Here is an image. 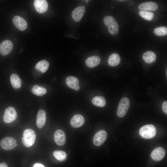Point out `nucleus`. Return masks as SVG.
Listing matches in <instances>:
<instances>
[{"instance_id":"12","label":"nucleus","mask_w":167,"mask_h":167,"mask_svg":"<svg viewBox=\"0 0 167 167\" xmlns=\"http://www.w3.org/2000/svg\"><path fill=\"white\" fill-rule=\"evenodd\" d=\"M12 21L15 26L20 31H24L26 28L27 22L22 17L19 16H15L13 18Z\"/></svg>"},{"instance_id":"29","label":"nucleus","mask_w":167,"mask_h":167,"mask_svg":"<svg viewBox=\"0 0 167 167\" xmlns=\"http://www.w3.org/2000/svg\"><path fill=\"white\" fill-rule=\"evenodd\" d=\"M33 167H45V166L41 163H36L33 165Z\"/></svg>"},{"instance_id":"26","label":"nucleus","mask_w":167,"mask_h":167,"mask_svg":"<svg viewBox=\"0 0 167 167\" xmlns=\"http://www.w3.org/2000/svg\"><path fill=\"white\" fill-rule=\"evenodd\" d=\"M139 15L145 19L148 20H151L154 17V13L152 12L144 11H140L139 12Z\"/></svg>"},{"instance_id":"27","label":"nucleus","mask_w":167,"mask_h":167,"mask_svg":"<svg viewBox=\"0 0 167 167\" xmlns=\"http://www.w3.org/2000/svg\"><path fill=\"white\" fill-rule=\"evenodd\" d=\"M153 32L154 34L157 36H165L167 34V28L164 26L157 27L154 29Z\"/></svg>"},{"instance_id":"3","label":"nucleus","mask_w":167,"mask_h":167,"mask_svg":"<svg viewBox=\"0 0 167 167\" xmlns=\"http://www.w3.org/2000/svg\"><path fill=\"white\" fill-rule=\"evenodd\" d=\"M104 24L108 28L109 33L113 35L116 34L119 30L118 25L116 20L112 16H107L104 19Z\"/></svg>"},{"instance_id":"23","label":"nucleus","mask_w":167,"mask_h":167,"mask_svg":"<svg viewBox=\"0 0 167 167\" xmlns=\"http://www.w3.org/2000/svg\"><path fill=\"white\" fill-rule=\"evenodd\" d=\"M32 92L36 96H41L45 94L46 93L47 90L43 87L36 85L33 87Z\"/></svg>"},{"instance_id":"16","label":"nucleus","mask_w":167,"mask_h":167,"mask_svg":"<svg viewBox=\"0 0 167 167\" xmlns=\"http://www.w3.org/2000/svg\"><path fill=\"white\" fill-rule=\"evenodd\" d=\"M46 120V113L42 109L39 110L37 115L36 124L37 127L40 129L45 124Z\"/></svg>"},{"instance_id":"5","label":"nucleus","mask_w":167,"mask_h":167,"mask_svg":"<svg viewBox=\"0 0 167 167\" xmlns=\"http://www.w3.org/2000/svg\"><path fill=\"white\" fill-rule=\"evenodd\" d=\"M0 145L3 149L9 150L14 149L18 144L15 138L11 137H7L1 140Z\"/></svg>"},{"instance_id":"11","label":"nucleus","mask_w":167,"mask_h":167,"mask_svg":"<svg viewBox=\"0 0 167 167\" xmlns=\"http://www.w3.org/2000/svg\"><path fill=\"white\" fill-rule=\"evenodd\" d=\"M34 5L36 11L41 14L46 12L48 8V4L45 0H35Z\"/></svg>"},{"instance_id":"28","label":"nucleus","mask_w":167,"mask_h":167,"mask_svg":"<svg viewBox=\"0 0 167 167\" xmlns=\"http://www.w3.org/2000/svg\"><path fill=\"white\" fill-rule=\"evenodd\" d=\"M162 109L163 112L166 114H167V101H165L162 104Z\"/></svg>"},{"instance_id":"21","label":"nucleus","mask_w":167,"mask_h":167,"mask_svg":"<svg viewBox=\"0 0 167 167\" xmlns=\"http://www.w3.org/2000/svg\"><path fill=\"white\" fill-rule=\"evenodd\" d=\"M49 64L45 60H42L38 62L36 65V69L42 73L45 72L48 69Z\"/></svg>"},{"instance_id":"6","label":"nucleus","mask_w":167,"mask_h":167,"mask_svg":"<svg viewBox=\"0 0 167 167\" xmlns=\"http://www.w3.org/2000/svg\"><path fill=\"white\" fill-rule=\"evenodd\" d=\"M17 117V113L15 108L9 107L5 109L3 117V121L6 123H10L14 121Z\"/></svg>"},{"instance_id":"17","label":"nucleus","mask_w":167,"mask_h":167,"mask_svg":"<svg viewBox=\"0 0 167 167\" xmlns=\"http://www.w3.org/2000/svg\"><path fill=\"white\" fill-rule=\"evenodd\" d=\"M66 82L67 86L70 88L76 91L79 89V81L76 77L69 76L66 78Z\"/></svg>"},{"instance_id":"4","label":"nucleus","mask_w":167,"mask_h":167,"mask_svg":"<svg viewBox=\"0 0 167 167\" xmlns=\"http://www.w3.org/2000/svg\"><path fill=\"white\" fill-rule=\"evenodd\" d=\"M130 105V101L127 98L123 97L121 100L117 112L118 117L122 118L125 116L129 108Z\"/></svg>"},{"instance_id":"20","label":"nucleus","mask_w":167,"mask_h":167,"mask_svg":"<svg viewBox=\"0 0 167 167\" xmlns=\"http://www.w3.org/2000/svg\"><path fill=\"white\" fill-rule=\"evenodd\" d=\"M121 58L119 55L116 53L112 54L108 60L109 65L112 66H114L119 64Z\"/></svg>"},{"instance_id":"30","label":"nucleus","mask_w":167,"mask_h":167,"mask_svg":"<svg viewBox=\"0 0 167 167\" xmlns=\"http://www.w3.org/2000/svg\"><path fill=\"white\" fill-rule=\"evenodd\" d=\"M0 167H8L7 165L5 163H0Z\"/></svg>"},{"instance_id":"14","label":"nucleus","mask_w":167,"mask_h":167,"mask_svg":"<svg viewBox=\"0 0 167 167\" xmlns=\"http://www.w3.org/2000/svg\"><path fill=\"white\" fill-rule=\"evenodd\" d=\"M85 122L84 117L79 114L74 115L71 119V125L74 128H78L83 125Z\"/></svg>"},{"instance_id":"10","label":"nucleus","mask_w":167,"mask_h":167,"mask_svg":"<svg viewBox=\"0 0 167 167\" xmlns=\"http://www.w3.org/2000/svg\"><path fill=\"white\" fill-rule=\"evenodd\" d=\"M54 139L58 145L61 146L64 145L66 141V136L64 132L60 129L56 130L54 134Z\"/></svg>"},{"instance_id":"7","label":"nucleus","mask_w":167,"mask_h":167,"mask_svg":"<svg viewBox=\"0 0 167 167\" xmlns=\"http://www.w3.org/2000/svg\"><path fill=\"white\" fill-rule=\"evenodd\" d=\"M107 136V133L105 131L101 130L98 131L93 137V143L97 146H101L106 140Z\"/></svg>"},{"instance_id":"9","label":"nucleus","mask_w":167,"mask_h":167,"mask_svg":"<svg viewBox=\"0 0 167 167\" xmlns=\"http://www.w3.org/2000/svg\"><path fill=\"white\" fill-rule=\"evenodd\" d=\"M165 152L162 147H158L154 149L151 152V156L155 161H159L162 160L164 157Z\"/></svg>"},{"instance_id":"2","label":"nucleus","mask_w":167,"mask_h":167,"mask_svg":"<svg viewBox=\"0 0 167 167\" xmlns=\"http://www.w3.org/2000/svg\"><path fill=\"white\" fill-rule=\"evenodd\" d=\"M139 132L140 135L142 138L145 139H150L156 135V129L153 125L147 124L141 127Z\"/></svg>"},{"instance_id":"22","label":"nucleus","mask_w":167,"mask_h":167,"mask_svg":"<svg viewBox=\"0 0 167 167\" xmlns=\"http://www.w3.org/2000/svg\"><path fill=\"white\" fill-rule=\"evenodd\" d=\"M10 81L12 87L15 89L19 88L21 85V81L18 75L12 74L10 76Z\"/></svg>"},{"instance_id":"31","label":"nucleus","mask_w":167,"mask_h":167,"mask_svg":"<svg viewBox=\"0 0 167 167\" xmlns=\"http://www.w3.org/2000/svg\"><path fill=\"white\" fill-rule=\"evenodd\" d=\"M88 0H87V1H86V2H88Z\"/></svg>"},{"instance_id":"1","label":"nucleus","mask_w":167,"mask_h":167,"mask_svg":"<svg viewBox=\"0 0 167 167\" xmlns=\"http://www.w3.org/2000/svg\"><path fill=\"white\" fill-rule=\"evenodd\" d=\"M22 141L23 145L26 147H30L34 144L36 134L34 131L31 129H27L23 132Z\"/></svg>"},{"instance_id":"25","label":"nucleus","mask_w":167,"mask_h":167,"mask_svg":"<svg viewBox=\"0 0 167 167\" xmlns=\"http://www.w3.org/2000/svg\"><path fill=\"white\" fill-rule=\"evenodd\" d=\"M53 154L54 157L57 160L60 161L65 160L67 157L66 153L63 151H55L54 152Z\"/></svg>"},{"instance_id":"15","label":"nucleus","mask_w":167,"mask_h":167,"mask_svg":"<svg viewBox=\"0 0 167 167\" xmlns=\"http://www.w3.org/2000/svg\"><path fill=\"white\" fill-rule=\"evenodd\" d=\"M158 8V5L156 3L152 2H147L139 4L138 8L141 11H154Z\"/></svg>"},{"instance_id":"13","label":"nucleus","mask_w":167,"mask_h":167,"mask_svg":"<svg viewBox=\"0 0 167 167\" xmlns=\"http://www.w3.org/2000/svg\"><path fill=\"white\" fill-rule=\"evenodd\" d=\"M85 11L84 6H79L75 8L72 11L71 16L73 20L79 22L81 19Z\"/></svg>"},{"instance_id":"19","label":"nucleus","mask_w":167,"mask_h":167,"mask_svg":"<svg viewBox=\"0 0 167 167\" xmlns=\"http://www.w3.org/2000/svg\"><path fill=\"white\" fill-rule=\"evenodd\" d=\"M143 58L146 63H152L155 61L156 56L154 52L152 51H148L143 54Z\"/></svg>"},{"instance_id":"24","label":"nucleus","mask_w":167,"mask_h":167,"mask_svg":"<svg viewBox=\"0 0 167 167\" xmlns=\"http://www.w3.org/2000/svg\"><path fill=\"white\" fill-rule=\"evenodd\" d=\"M92 102L93 104L96 106L102 107L105 106L106 101L103 96H96L92 99Z\"/></svg>"},{"instance_id":"18","label":"nucleus","mask_w":167,"mask_h":167,"mask_svg":"<svg viewBox=\"0 0 167 167\" xmlns=\"http://www.w3.org/2000/svg\"><path fill=\"white\" fill-rule=\"evenodd\" d=\"M101 61L100 57L96 55L88 58L85 61L86 65L90 68H93L98 66Z\"/></svg>"},{"instance_id":"8","label":"nucleus","mask_w":167,"mask_h":167,"mask_svg":"<svg viewBox=\"0 0 167 167\" xmlns=\"http://www.w3.org/2000/svg\"><path fill=\"white\" fill-rule=\"evenodd\" d=\"M13 47L12 42L9 40H5L0 44V54L2 56L9 54Z\"/></svg>"}]
</instances>
